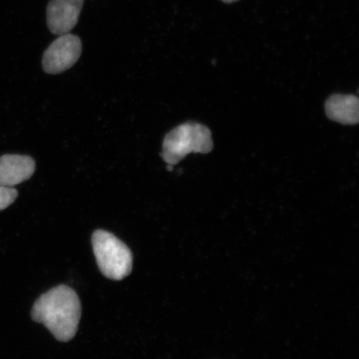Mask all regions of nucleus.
<instances>
[{
	"instance_id": "obj_1",
	"label": "nucleus",
	"mask_w": 359,
	"mask_h": 359,
	"mask_svg": "<svg viewBox=\"0 0 359 359\" xmlns=\"http://www.w3.org/2000/svg\"><path fill=\"white\" fill-rule=\"evenodd\" d=\"M31 317L46 327L56 339L69 342L78 331L80 299L70 287L58 285L36 300Z\"/></svg>"
},
{
	"instance_id": "obj_2",
	"label": "nucleus",
	"mask_w": 359,
	"mask_h": 359,
	"mask_svg": "<svg viewBox=\"0 0 359 359\" xmlns=\"http://www.w3.org/2000/svg\"><path fill=\"white\" fill-rule=\"evenodd\" d=\"M213 146L210 130L204 125L189 122L178 126L165 135L161 156L165 163L174 165L193 152L209 154Z\"/></svg>"
},
{
	"instance_id": "obj_3",
	"label": "nucleus",
	"mask_w": 359,
	"mask_h": 359,
	"mask_svg": "<svg viewBox=\"0 0 359 359\" xmlns=\"http://www.w3.org/2000/svg\"><path fill=\"white\" fill-rule=\"evenodd\" d=\"M92 243L98 268L110 280H122L133 269V254L128 247L110 232L97 230Z\"/></svg>"
},
{
	"instance_id": "obj_4",
	"label": "nucleus",
	"mask_w": 359,
	"mask_h": 359,
	"mask_svg": "<svg viewBox=\"0 0 359 359\" xmlns=\"http://www.w3.org/2000/svg\"><path fill=\"white\" fill-rule=\"evenodd\" d=\"M82 53V42L78 36L66 34L60 36L44 52L43 69L48 74H61L73 67Z\"/></svg>"
},
{
	"instance_id": "obj_5",
	"label": "nucleus",
	"mask_w": 359,
	"mask_h": 359,
	"mask_svg": "<svg viewBox=\"0 0 359 359\" xmlns=\"http://www.w3.org/2000/svg\"><path fill=\"white\" fill-rule=\"evenodd\" d=\"M84 0H51L47 7V24L53 34H69L79 21Z\"/></svg>"
},
{
	"instance_id": "obj_6",
	"label": "nucleus",
	"mask_w": 359,
	"mask_h": 359,
	"mask_svg": "<svg viewBox=\"0 0 359 359\" xmlns=\"http://www.w3.org/2000/svg\"><path fill=\"white\" fill-rule=\"evenodd\" d=\"M35 172V161L29 156H0V187H13L26 182Z\"/></svg>"
},
{
	"instance_id": "obj_7",
	"label": "nucleus",
	"mask_w": 359,
	"mask_h": 359,
	"mask_svg": "<svg viewBox=\"0 0 359 359\" xmlns=\"http://www.w3.org/2000/svg\"><path fill=\"white\" fill-rule=\"evenodd\" d=\"M327 118L334 122L353 125L359 120V100L357 96L334 94L325 103Z\"/></svg>"
},
{
	"instance_id": "obj_8",
	"label": "nucleus",
	"mask_w": 359,
	"mask_h": 359,
	"mask_svg": "<svg viewBox=\"0 0 359 359\" xmlns=\"http://www.w3.org/2000/svg\"><path fill=\"white\" fill-rule=\"evenodd\" d=\"M18 191L13 187H0V212L6 210L17 199Z\"/></svg>"
},
{
	"instance_id": "obj_9",
	"label": "nucleus",
	"mask_w": 359,
	"mask_h": 359,
	"mask_svg": "<svg viewBox=\"0 0 359 359\" xmlns=\"http://www.w3.org/2000/svg\"><path fill=\"white\" fill-rule=\"evenodd\" d=\"M167 168L169 170V172H172V170H173V165L168 164Z\"/></svg>"
},
{
	"instance_id": "obj_10",
	"label": "nucleus",
	"mask_w": 359,
	"mask_h": 359,
	"mask_svg": "<svg viewBox=\"0 0 359 359\" xmlns=\"http://www.w3.org/2000/svg\"><path fill=\"white\" fill-rule=\"evenodd\" d=\"M223 1L226 3H231L236 1V0H223Z\"/></svg>"
}]
</instances>
